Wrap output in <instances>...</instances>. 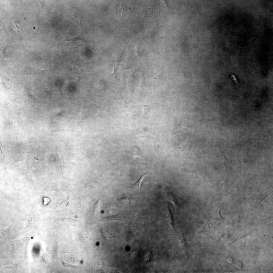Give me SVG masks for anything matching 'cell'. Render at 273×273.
<instances>
[{
    "label": "cell",
    "mask_w": 273,
    "mask_h": 273,
    "mask_svg": "<svg viewBox=\"0 0 273 273\" xmlns=\"http://www.w3.org/2000/svg\"><path fill=\"white\" fill-rule=\"evenodd\" d=\"M221 210L222 209L219 208L212 214L204 225L192 234V237L203 232L213 233L225 225L231 224L230 220L221 216L220 212Z\"/></svg>",
    "instance_id": "cell-1"
},
{
    "label": "cell",
    "mask_w": 273,
    "mask_h": 273,
    "mask_svg": "<svg viewBox=\"0 0 273 273\" xmlns=\"http://www.w3.org/2000/svg\"><path fill=\"white\" fill-rule=\"evenodd\" d=\"M272 192V185H270L264 187L258 195L252 198L250 201L255 209V211L261 202Z\"/></svg>",
    "instance_id": "cell-2"
},
{
    "label": "cell",
    "mask_w": 273,
    "mask_h": 273,
    "mask_svg": "<svg viewBox=\"0 0 273 273\" xmlns=\"http://www.w3.org/2000/svg\"><path fill=\"white\" fill-rule=\"evenodd\" d=\"M167 235L177 236V242L179 246L184 251L185 255L188 258L190 256L195 255V251L190 248L187 243L184 236V234L177 235L167 234Z\"/></svg>",
    "instance_id": "cell-3"
},
{
    "label": "cell",
    "mask_w": 273,
    "mask_h": 273,
    "mask_svg": "<svg viewBox=\"0 0 273 273\" xmlns=\"http://www.w3.org/2000/svg\"><path fill=\"white\" fill-rule=\"evenodd\" d=\"M17 170L25 180L31 186L35 185V181L31 171L26 166L21 164L17 168Z\"/></svg>",
    "instance_id": "cell-4"
},
{
    "label": "cell",
    "mask_w": 273,
    "mask_h": 273,
    "mask_svg": "<svg viewBox=\"0 0 273 273\" xmlns=\"http://www.w3.org/2000/svg\"><path fill=\"white\" fill-rule=\"evenodd\" d=\"M103 175L104 173H102L94 178H85L84 180V184L91 190L94 191L99 188L100 186Z\"/></svg>",
    "instance_id": "cell-5"
},
{
    "label": "cell",
    "mask_w": 273,
    "mask_h": 273,
    "mask_svg": "<svg viewBox=\"0 0 273 273\" xmlns=\"http://www.w3.org/2000/svg\"><path fill=\"white\" fill-rule=\"evenodd\" d=\"M36 210L35 205H33L30 208V214L27 224L21 234H24L29 232L33 227L36 226Z\"/></svg>",
    "instance_id": "cell-6"
},
{
    "label": "cell",
    "mask_w": 273,
    "mask_h": 273,
    "mask_svg": "<svg viewBox=\"0 0 273 273\" xmlns=\"http://www.w3.org/2000/svg\"><path fill=\"white\" fill-rule=\"evenodd\" d=\"M167 186L166 185L163 186V193L164 198L166 200L172 203L176 209L179 210L180 207L175 196Z\"/></svg>",
    "instance_id": "cell-7"
},
{
    "label": "cell",
    "mask_w": 273,
    "mask_h": 273,
    "mask_svg": "<svg viewBox=\"0 0 273 273\" xmlns=\"http://www.w3.org/2000/svg\"><path fill=\"white\" fill-rule=\"evenodd\" d=\"M217 144L220 148V151L222 152L224 157V161L222 163V164L224 166L226 169L227 175L223 183L225 184H228L230 182L233 176V166L231 162H230L227 159L221 148L218 144L217 143Z\"/></svg>",
    "instance_id": "cell-8"
},
{
    "label": "cell",
    "mask_w": 273,
    "mask_h": 273,
    "mask_svg": "<svg viewBox=\"0 0 273 273\" xmlns=\"http://www.w3.org/2000/svg\"><path fill=\"white\" fill-rule=\"evenodd\" d=\"M146 175L143 173L140 179L135 184L132 185L130 187H128L123 185H120V188L125 192L132 194L139 193L141 192V182L144 177Z\"/></svg>",
    "instance_id": "cell-9"
},
{
    "label": "cell",
    "mask_w": 273,
    "mask_h": 273,
    "mask_svg": "<svg viewBox=\"0 0 273 273\" xmlns=\"http://www.w3.org/2000/svg\"><path fill=\"white\" fill-rule=\"evenodd\" d=\"M0 202L5 203H14L17 200L15 194L2 190L0 191Z\"/></svg>",
    "instance_id": "cell-10"
},
{
    "label": "cell",
    "mask_w": 273,
    "mask_h": 273,
    "mask_svg": "<svg viewBox=\"0 0 273 273\" xmlns=\"http://www.w3.org/2000/svg\"><path fill=\"white\" fill-rule=\"evenodd\" d=\"M73 152L72 145L68 142H66L62 154V157L65 163H69L72 159Z\"/></svg>",
    "instance_id": "cell-11"
},
{
    "label": "cell",
    "mask_w": 273,
    "mask_h": 273,
    "mask_svg": "<svg viewBox=\"0 0 273 273\" xmlns=\"http://www.w3.org/2000/svg\"><path fill=\"white\" fill-rule=\"evenodd\" d=\"M57 147H56L55 149L54 154L53 158V162L56 172L59 176L63 178L62 163L61 160L57 154Z\"/></svg>",
    "instance_id": "cell-12"
},
{
    "label": "cell",
    "mask_w": 273,
    "mask_h": 273,
    "mask_svg": "<svg viewBox=\"0 0 273 273\" xmlns=\"http://www.w3.org/2000/svg\"><path fill=\"white\" fill-rule=\"evenodd\" d=\"M163 215L164 219L166 223L173 231L177 233L174 226L172 215L170 210L169 205L167 203L166 204L164 211Z\"/></svg>",
    "instance_id": "cell-13"
},
{
    "label": "cell",
    "mask_w": 273,
    "mask_h": 273,
    "mask_svg": "<svg viewBox=\"0 0 273 273\" xmlns=\"http://www.w3.org/2000/svg\"><path fill=\"white\" fill-rule=\"evenodd\" d=\"M89 81L95 83V86L92 87L95 91L103 90L106 87V85L102 78L94 77L91 78Z\"/></svg>",
    "instance_id": "cell-14"
},
{
    "label": "cell",
    "mask_w": 273,
    "mask_h": 273,
    "mask_svg": "<svg viewBox=\"0 0 273 273\" xmlns=\"http://www.w3.org/2000/svg\"><path fill=\"white\" fill-rule=\"evenodd\" d=\"M10 225L7 228H3L1 230L0 238H4L11 234L15 230V217L12 218Z\"/></svg>",
    "instance_id": "cell-15"
},
{
    "label": "cell",
    "mask_w": 273,
    "mask_h": 273,
    "mask_svg": "<svg viewBox=\"0 0 273 273\" xmlns=\"http://www.w3.org/2000/svg\"><path fill=\"white\" fill-rule=\"evenodd\" d=\"M0 166H1L5 163L9 154V151L7 146L3 141L1 140L0 142Z\"/></svg>",
    "instance_id": "cell-16"
},
{
    "label": "cell",
    "mask_w": 273,
    "mask_h": 273,
    "mask_svg": "<svg viewBox=\"0 0 273 273\" xmlns=\"http://www.w3.org/2000/svg\"><path fill=\"white\" fill-rule=\"evenodd\" d=\"M123 217L120 213L115 215L103 217L100 220L93 222L94 224L101 223L104 222L112 221L122 222L123 220Z\"/></svg>",
    "instance_id": "cell-17"
},
{
    "label": "cell",
    "mask_w": 273,
    "mask_h": 273,
    "mask_svg": "<svg viewBox=\"0 0 273 273\" xmlns=\"http://www.w3.org/2000/svg\"><path fill=\"white\" fill-rule=\"evenodd\" d=\"M24 160L22 157L21 151L17 152L13 156L10 162L5 167L3 170H7L9 169L15 163Z\"/></svg>",
    "instance_id": "cell-18"
},
{
    "label": "cell",
    "mask_w": 273,
    "mask_h": 273,
    "mask_svg": "<svg viewBox=\"0 0 273 273\" xmlns=\"http://www.w3.org/2000/svg\"><path fill=\"white\" fill-rule=\"evenodd\" d=\"M158 245L159 248L161 251L168 256L177 259L180 258V255L178 252L168 250L159 243H158Z\"/></svg>",
    "instance_id": "cell-19"
},
{
    "label": "cell",
    "mask_w": 273,
    "mask_h": 273,
    "mask_svg": "<svg viewBox=\"0 0 273 273\" xmlns=\"http://www.w3.org/2000/svg\"><path fill=\"white\" fill-rule=\"evenodd\" d=\"M187 143L176 144L173 148L174 155V162L178 156L183 152L187 146Z\"/></svg>",
    "instance_id": "cell-20"
},
{
    "label": "cell",
    "mask_w": 273,
    "mask_h": 273,
    "mask_svg": "<svg viewBox=\"0 0 273 273\" xmlns=\"http://www.w3.org/2000/svg\"><path fill=\"white\" fill-rule=\"evenodd\" d=\"M64 37V39L63 41L61 42L57 47L58 48L60 47L62 45L68 42L72 41H76L79 40H81L84 41V40L83 38V36L82 34H81L78 36L75 37H70L67 36L62 33Z\"/></svg>",
    "instance_id": "cell-21"
},
{
    "label": "cell",
    "mask_w": 273,
    "mask_h": 273,
    "mask_svg": "<svg viewBox=\"0 0 273 273\" xmlns=\"http://www.w3.org/2000/svg\"><path fill=\"white\" fill-rule=\"evenodd\" d=\"M50 70H43L35 67L32 66L29 68L27 71V72L29 74L37 75L46 73Z\"/></svg>",
    "instance_id": "cell-22"
},
{
    "label": "cell",
    "mask_w": 273,
    "mask_h": 273,
    "mask_svg": "<svg viewBox=\"0 0 273 273\" xmlns=\"http://www.w3.org/2000/svg\"><path fill=\"white\" fill-rule=\"evenodd\" d=\"M40 199V207L42 211H44V209L46 207L51 201L50 199L45 196L41 192L39 193Z\"/></svg>",
    "instance_id": "cell-23"
},
{
    "label": "cell",
    "mask_w": 273,
    "mask_h": 273,
    "mask_svg": "<svg viewBox=\"0 0 273 273\" xmlns=\"http://www.w3.org/2000/svg\"><path fill=\"white\" fill-rule=\"evenodd\" d=\"M87 115L86 111L83 106L78 112V118L76 122V125H79L81 122L86 117Z\"/></svg>",
    "instance_id": "cell-24"
},
{
    "label": "cell",
    "mask_w": 273,
    "mask_h": 273,
    "mask_svg": "<svg viewBox=\"0 0 273 273\" xmlns=\"http://www.w3.org/2000/svg\"><path fill=\"white\" fill-rule=\"evenodd\" d=\"M25 119V121L24 120L22 123V125H21L20 130V140L22 142H25L27 134V131L26 130L27 123Z\"/></svg>",
    "instance_id": "cell-25"
},
{
    "label": "cell",
    "mask_w": 273,
    "mask_h": 273,
    "mask_svg": "<svg viewBox=\"0 0 273 273\" xmlns=\"http://www.w3.org/2000/svg\"><path fill=\"white\" fill-rule=\"evenodd\" d=\"M37 149L35 147L25 151H21V154L24 160L27 159L33 155L36 152Z\"/></svg>",
    "instance_id": "cell-26"
},
{
    "label": "cell",
    "mask_w": 273,
    "mask_h": 273,
    "mask_svg": "<svg viewBox=\"0 0 273 273\" xmlns=\"http://www.w3.org/2000/svg\"><path fill=\"white\" fill-rule=\"evenodd\" d=\"M37 167L40 170H43L46 169V163L45 157L43 156H41L37 160L36 164Z\"/></svg>",
    "instance_id": "cell-27"
},
{
    "label": "cell",
    "mask_w": 273,
    "mask_h": 273,
    "mask_svg": "<svg viewBox=\"0 0 273 273\" xmlns=\"http://www.w3.org/2000/svg\"><path fill=\"white\" fill-rule=\"evenodd\" d=\"M249 139L245 140L230 147L232 148L234 151H236L238 153L244 145L248 141Z\"/></svg>",
    "instance_id": "cell-28"
},
{
    "label": "cell",
    "mask_w": 273,
    "mask_h": 273,
    "mask_svg": "<svg viewBox=\"0 0 273 273\" xmlns=\"http://www.w3.org/2000/svg\"><path fill=\"white\" fill-rule=\"evenodd\" d=\"M132 154L134 157L138 156L140 157L142 161L143 160V154L139 148L136 146L132 147Z\"/></svg>",
    "instance_id": "cell-29"
},
{
    "label": "cell",
    "mask_w": 273,
    "mask_h": 273,
    "mask_svg": "<svg viewBox=\"0 0 273 273\" xmlns=\"http://www.w3.org/2000/svg\"><path fill=\"white\" fill-rule=\"evenodd\" d=\"M140 163L142 166L143 168V173L145 174L146 175H149L152 171L153 170L150 168L148 167L147 165L146 161H142V163Z\"/></svg>",
    "instance_id": "cell-30"
},
{
    "label": "cell",
    "mask_w": 273,
    "mask_h": 273,
    "mask_svg": "<svg viewBox=\"0 0 273 273\" xmlns=\"http://www.w3.org/2000/svg\"><path fill=\"white\" fill-rule=\"evenodd\" d=\"M133 134L135 136L136 138L138 139L145 140H151L154 139L153 137H150L142 133H137L135 132H133Z\"/></svg>",
    "instance_id": "cell-31"
},
{
    "label": "cell",
    "mask_w": 273,
    "mask_h": 273,
    "mask_svg": "<svg viewBox=\"0 0 273 273\" xmlns=\"http://www.w3.org/2000/svg\"><path fill=\"white\" fill-rule=\"evenodd\" d=\"M156 33L155 28H149L145 31V34L148 37H151Z\"/></svg>",
    "instance_id": "cell-32"
},
{
    "label": "cell",
    "mask_w": 273,
    "mask_h": 273,
    "mask_svg": "<svg viewBox=\"0 0 273 273\" xmlns=\"http://www.w3.org/2000/svg\"><path fill=\"white\" fill-rule=\"evenodd\" d=\"M19 263V262L16 260L13 261L9 262L6 265L5 267L8 268H12L15 267L17 269V266L18 264Z\"/></svg>",
    "instance_id": "cell-33"
},
{
    "label": "cell",
    "mask_w": 273,
    "mask_h": 273,
    "mask_svg": "<svg viewBox=\"0 0 273 273\" xmlns=\"http://www.w3.org/2000/svg\"><path fill=\"white\" fill-rule=\"evenodd\" d=\"M132 113L131 112L125 115H121L120 117L123 119H129L131 118L132 117Z\"/></svg>",
    "instance_id": "cell-34"
},
{
    "label": "cell",
    "mask_w": 273,
    "mask_h": 273,
    "mask_svg": "<svg viewBox=\"0 0 273 273\" xmlns=\"http://www.w3.org/2000/svg\"><path fill=\"white\" fill-rule=\"evenodd\" d=\"M125 7L122 5H120L118 8L119 13V14H122L125 11Z\"/></svg>",
    "instance_id": "cell-35"
},
{
    "label": "cell",
    "mask_w": 273,
    "mask_h": 273,
    "mask_svg": "<svg viewBox=\"0 0 273 273\" xmlns=\"http://www.w3.org/2000/svg\"><path fill=\"white\" fill-rule=\"evenodd\" d=\"M142 107L144 110V113L146 114L147 113L149 107L143 105Z\"/></svg>",
    "instance_id": "cell-36"
},
{
    "label": "cell",
    "mask_w": 273,
    "mask_h": 273,
    "mask_svg": "<svg viewBox=\"0 0 273 273\" xmlns=\"http://www.w3.org/2000/svg\"><path fill=\"white\" fill-rule=\"evenodd\" d=\"M160 51L162 54H163L164 51V47H161L160 49Z\"/></svg>",
    "instance_id": "cell-37"
}]
</instances>
